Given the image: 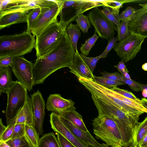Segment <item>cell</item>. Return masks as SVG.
<instances>
[{"label": "cell", "instance_id": "11", "mask_svg": "<svg viewBox=\"0 0 147 147\" xmlns=\"http://www.w3.org/2000/svg\"><path fill=\"white\" fill-rule=\"evenodd\" d=\"M145 38L134 34L117 43L113 48L121 60L127 63L133 59L141 50Z\"/></svg>", "mask_w": 147, "mask_h": 147}, {"label": "cell", "instance_id": "41", "mask_svg": "<svg viewBox=\"0 0 147 147\" xmlns=\"http://www.w3.org/2000/svg\"><path fill=\"white\" fill-rule=\"evenodd\" d=\"M101 74L103 78L123 82L124 76L118 72L110 73L106 71L101 72Z\"/></svg>", "mask_w": 147, "mask_h": 147}, {"label": "cell", "instance_id": "46", "mask_svg": "<svg viewBox=\"0 0 147 147\" xmlns=\"http://www.w3.org/2000/svg\"><path fill=\"white\" fill-rule=\"evenodd\" d=\"M7 128V126H5L3 123L1 118L0 119V136L3 134Z\"/></svg>", "mask_w": 147, "mask_h": 147}, {"label": "cell", "instance_id": "25", "mask_svg": "<svg viewBox=\"0 0 147 147\" xmlns=\"http://www.w3.org/2000/svg\"><path fill=\"white\" fill-rule=\"evenodd\" d=\"M98 3L95 1L90 0H76L74 8L76 10V17L78 15L93 8L97 7Z\"/></svg>", "mask_w": 147, "mask_h": 147}, {"label": "cell", "instance_id": "18", "mask_svg": "<svg viewBox=\"0 0 147 147\" xmlns=\"http://www.w3.org/2000/svg\"><path fill=\"white\" fill-rule=\"evenodd\" d=\"M69 71L77 77L95 81L94 76L80 55L78 51H75L72 62L69 67Z\"/></svg>", "mask_w": 147, "mask_h": 147}, {"label": "cell", "instance_id": "21", "mask_svg": "<svg viewBox=\"0 0 147 147\" xmlns=\"http://www.w3.org/2000/svg\"><path fill=\"white\" fill-rule=\"evenodd\" d=\"M147 135V116L141 122H138L134 128L132 145L133 147H138Z\"/></svg>", "mask_w": 147, "mask_h": 147}, {"label": "cell", "instance_id": "43", "mask_svg": "<svg viewBox=\"0 0 147 147\" xmlns=\"http://www.w3.org/2000/svg\"><path fill=\"white\" fill-rule=\"evenodd\" d=\"M57 139L60 147H76L64 137L57 133Z\"/></svg>", "mask_w": 147, "mask_h": 147}, {"label": "cell", "instance_id": "33", "mask_svg": "<svg viewBox=\"0 0 147 147\" xmlns=\"http://www.w3.org/2000/svg\"><path fill=\"white\" fill-rule=\"evenodd\" d=\"M40 11V7L38 5L28 13L27 18V31L31 32L32 25L39 15Z\"/></svg>", "mask_w": 147, "mask_h": 147}, {"label": "cell", "instance_id": "37", "mask_svg": "<svg viewBox=\"0 0 147 147\" xmlns=\"http://www.w3.org/2000/svg\"><path fill=\"white\" fill-rule=\"evenodd\" d=\"M84 61L88 67L92 72L93 73L96 64L100 59L98 56L96 57H88L80 54Z\"/></svg>", "mask_w": 147, "mask_h": 147}, {"label": "cell", "instance_id": "48", "mask_svg": "<svg viewBox=\"0 0 147 147\" xmlns=\"http://www.w3.org/2000/svg\"><path fill=\"white\" fill-rule=\"evenodd\" d=\"M128 71H122L121 73V75L125 78L127 79H131L129 74H128Z\"/></svg>", "mask_w": 147, "mask_h": 147}, {"label": "cell", "instance_id": "49", "mask_svg": "<svg viewBox=\"0 0 147 147\" xmlns=\"http://www.w3.org/2000/svg\"><path fill=\"white\" fill-rule=\"evenodd\" d=\"M142 105L147 109V99L142 98L141 100Z\"/></svg>", "mask_w": 147, "mask_h": 147}, {"label": "cell", "instance_id": "50", "mask_svg": "<svg viewBox=\"0 0 147 147\" xmlns=\"http://www.w3.org/2000/svg\"><path fill=\"white\" fill-rule=\"evenodd\" d=\"M0 147H11L6 142H0Z\"/></svg>", "mask_w": 147, "mask_h": 147}, {"label": "cell", "instance_id": "20", "mask_svg": "<svg viewBox=\"0 0 147 147\" xmlns=\"http://www.w3.org/2000/svg\"><path fill=\"white\" fill-rule=\"evenodd\" d=\"M11 71L9 67H0V95L7 94L12 86L13 81Z\"/></svg>", "mask_w": 147, "mask_h": 147}, {"label": "cell", "instance_id": "28", "mask_svg": "<svg viewBox=\"0 0 147 147\" xmlns=\"http://www.w3.org/2000/svg\"><path fill=\"white\" fill-rule=\"evenodd\" d=\"M99 37V36L95 32L94 34L91 37L85 41L84 44H82L80 48L81 54L86 56H87Z\"/></svg>", "mask_w": 147, "mask_h": 147}, {"label": "cell", "instance_id": "7", "mask_svg": "<svg viewBox=\"0 0 147 147\" xmlns=\"http://www.w3.org/2000/svg\"><path fill=\"white\" fill-rule=\"evenodd\" d=\"M78 81L91 93L126 113L133 115H141L144 112L127 105L114 96L108 89L95 81L79 78Z\"/></svg>", "mask_w": 147, "mask_h": 147}, {"label": "cell", "instance_id": "55", "mask_svg": "<svg viewBox=\"0 0 147 147\" xmlns=\"http://www.w3.org/2000/svg\"><path fill=\"white\" fill-rule=\"evenodd\" d=\"M124 147V146H114V147Z\"/></svg>", "mask_w": 147, "mask_h": 147}, {"label": "cell", "instance_id": "4", "mask_svg": "<svg viewBox=\"0 0 147 147\" xmlns=\"http://www.w3.org/2000/svg\"><path fill=\"white\" fill-rule=\"evenodd\" d=\"M93 132L96 138L108 146L125 147L121 135L115 121L105 115H98L92 121Z\"/></svg>", "mask_w": 147, "mask_h": 147}, {"label": "cell", "instance_id": "44", "mask_svg": "<svg viewBox=\"0 0 147 147\" xmlns=\"http://www.w3.org/2000/svg\"><path fill=\"white\" fill-rule=\"evenodd\" d=\"M13 57H6L0 59V67H11L13 62Z\"/></svg>", "mask_w": 147, "mask_h": 147}, {"label": "cell", "instance_id": "34", "mask_svg": "<svg viewBox=\"0 0 147 147\" xmlns=\"http://www.w3.org/2000/svg\"><path fill=\"white\" fill-rule=\"evenodd\" d=\"M110 89L125 97L133 100L138 104L142 105L141 100L137 98L131 92L119 88L117 86L113 87Z\"/></svg>", "mask_w": 147, "mask_h": 147}, {"label": "cell", "instance_id": "17", "mask_svg": "<svg viewBox=\"0 0 147 147\" xmlns=\"http://www.w3.org/2000/svg\"><path fill=\"white\" fill-rule=\"evenodd\" d=\"M62 122L79 140L88 147H103V144L98 142L88 130L85 131L74 125L71 121L63 117L60 116Z\"/></svg>", "mask_w": 147, "mask_h": 147}, {"label": "cell", "instance_id": "24", "mask_svg": "<svg viewBox=\"0 0 147 147\" xmlns=\"http://www.w3.org/2000/svg\"><path fill=\"white\" fill-rule=\"evenodd\" d=\"M39 135L33 125L25 124L24 137L32 147H38Z\"/></svg>", "mask_w": 147, "mask_h": 147}, {"label": "cell", "instance_id": "36", "mask_svg": "<svg viewBox=\"0 0 147 147\" xmlns=\"http://www.w3.org/2000/svg\"><path fill=\"white\" fill-rule=\"evenodd\" d=\"M136 9L131 6H129L119 15L120 21H129L134 14Z\"/></svg>", "mask_w": 147, "mask_h": 147}, {"label": "cell", "instance_id": "52", "mask_svg": "<svg viewBox=\"0 0 147 147\" xmlns=\"http://www.w3.org/2000/svg\"><path fill=\"white\" fill-rule=\"evenodd\" d=\"M142 69L145 71H147V63H145L143 64L142 66Z\"/></svg>", "mask_w": 147, "mask_h": 147}, {"label": "cell", "instance_id": "19", "mask_svg": "<svg viewBox=\"0 0 147 147\" xmlns=\"http://www.w3.org/2000/svg\"><path fill=\"white\" fill-rule=\"evenodd\" d=\"M19 124L34 125L33 108L31 99L28 94L23 107L7 126H11Z\"/></svg>", "mask_w": 147, "mask_h": 147}, {"label": "cell", "instance_id": "27", "mask_svg": "<svg viewBox=\"0 0 147 147\" xmlns=\"http://www.w3.org/2000/svg\"><path fill=\"white\" fill-rule=\"evenodd\" d=\"M142 0H105L102 1L104 6H107L110 8L117 15H119V9L123 7V4L125 3L129 2H137L145 1Z\"/></svg>", "mask_w": 147, "mask_h": 147}, {"label": "cell", "instance_id": "9", "mask_svg": "<svg viewBox=\"0 0 147 147\" xmlns=\"http://www.w3.org/2000/svg\"><path fill=\"white\" fill-rule=\"evenodd\" d=\"M34 64L23 56L13 57L11 67V70L18 81L27 91H31L34 86L33 70Z\"/></svg>", "mask_w": 147, "mask_h": 147}, {"label": "cell", "instance_id": "54", "mask_svg": "<svg viewBox=\"0 0 147 147\" xmlns=\"http://www.w3.org/2000/svg\"><path fill=\"white\" fill-rule=\"evenodd\" d=\"M104 146L103 147H109L108 146H107L106 144H103Z\"/></svg>", "mask_w": 147, "mask_h": 147}, {"label": "cell", "instance_id": "29", "mask_svg": "<svg viewBox=\"0 0 147 147\" xmlns=\"http://www.w3.org/2000/svg\"><path fill=\"white\" fill-rule=\"evenodd\" d=\"M94 77L95 81L96 83L108 89H110L117 86L125 84L122 81L113 80L103 78L102 76H94Z\"/></svg>", "mask_w": 147, "mask_h": 147}, {"label": "cell", "instance_id": "3", "mask_svg": "<svg viewBox=\"0 0 147 147\" xmlns=\"http://www.w3.org/2000/svg\"><path fill=\"white\" fill-rule=\"evenodd\" d=\"M36 39L31 32L0 36V59L23 56L35 47Z\"/></svg>", "mask_w": 147, "mask_h": 147}, {"label": "cell", "instance_id": "39", "mask_svg": "<svg viewBox=\"0 0 147 147\" xmlns=\"http://www.w3.org/2000/svg\"><path fill=\"white\" fill-rule=\"evenodd\" d=\"M117 41V37H113L109 39L108 44L103 52L98 57L100 59L105 58L107 57L109 52L115 47Z\"/></svg>", "mask_w": 147, "mask_h": 147}, {"label": "cell", "instance_id": "15", "mask_svg": "<svg viewBox=\"0 0 147 147\" xmlns=\"http://www.w3.org/2000/svg\"><path fill=\"white\" fill-rule=\"evenodd\" d=\"M74 102L71 99L63 98L59 94H50L47 98L46 109L59 116L67 112L75 110Z\"/></svg>", "mask_w": 147, "mask_h": 147}, {"label": "cell", "instance_id": "14", "mask_svg": "<svg viewBox=\"0 0 147 147\" xmlns=\"http://www.w3.org/2000/svg\"><path fill=\"white\" fill-rule=\"evenodd\" d=\"M31 96L33 108V126L38 134L42 135L46 106L45 101L39 90L31 94Z\"/></svg>", "mask_w": 147, "mask_h": 147}, {"label": "cell", "instance_id": "32", "mask_svg": "<svg viewBox=\"0 0 147 147\" xmlns=\"http://www.w3.org/2000/svg\"><path fill=\"white\" fill-rule=\"evenodd\" d=\"M101 11L106 17L112 22L115 24L117 28L121 24L119 15L116 14L111 8L107 6H104Z\"/></svg>", "mask_w": 147, "mask_h": 147}, {"label": "cell", "instance_id": "16", "mask_svg": "<svg viewBox=\"0 0 147 147\" xmlns=\"http://www.w3.org/2000/svg\"><path fill=\"white\" fill-rule=\"evenodd\" d=\"M52 128L57 133L64 137L76 147H88L78 140L67 128L60 119V116L52 113L50 115Z\"/></svg>", "mask_w": 147, "mask_h": 147}, {"label": "cell", "instance_id": "5", "mask_svg": "<svg viewBox=\"0 0 147 147\" xmlns=\"http://www.w3.org/2000/svg\"><path fill=\"white\" fill-rule=\"evenodd\" d=\"M65 28L57 20L36 37L35 48L37 58L44 57L54 48L65 31Z\"/></svg>", "mask_w": 147, "mask_h": 147}, {"label": "cell", "instance_id": "31", "mask_svg": "<svg viewBox=\"0 0 147 147\" xmlns=\"http://www.w3.org/2000/svg\"><path fill=\"white\" fill-rule=\"evenodd\" d=\"M129 21H121L119 27L117 28V40L121 42L128 37L131 33L128 29V25Z\"/></svg>", "mask_w": 147, "mask_h": 147}, {"label": "cell", "instance_id": "2", "mask_svg": "<svg viewBox=\"0 0 147 147\" xmlns=\"http://www.w3.org/2000/svg\"><path fill=\"white\" fill-rule=\"evenodd\" d=\"M91 94L98 115L108 116L115 121L121 132L125 147H127L132 142L134 128L140 116L124 112L93 94Z\"/></svg>", "mask_w": 147, "mask_h": 147}, {"label": "cell", "instance_id": "40", "mask_svg": "<svg viewBox=\"0 0 147 147\" xmlns=\"http://www.w3.org/2000/svg\"><path fill=\"white\" fill-rule=\"evenodd\" d=\"M123 82L128 85L130 88L135 92L142 91L143 88L142 84L138 82L131 79H127L123 77Z\"/></svg>", "mask_w": 147, "mask_h": 147}, {"label": "cell", "instance_id": "22", "mask_svg": "<svg viewBox=\"0 0 147 147\" xmlns=\"http://www.w3.org/2000/svg\"><path fill=\"white\" fill-rule=\"evenodd\" d=\"M60 116L68 120L82 130L85 131H88L83 121L82 116L75 110L66 113Z\"/></svg>", "mask_w": 147, "mask_h": 147}, {"label": "cell", "instance_id": "26", "mask_svg": "<svg viewBox=\"0 0 147 147\" xmlns=\"http://www.w3.org/2000/svg\"><path fill=\"white\" fill-rule=\"evenodd\" d=\"M38 147H60L53 132L45 134L40 138Z\"/></svg>", "mask_w": 147, "mask_h": 147}, {"label": "cell", "instance_id": "51", "mask_svg": "<svg viewBox=\"0 0 147 147\" xmlns=\"http://www.w3.org/2000/svg\"><path fill=\"white\" fill-rule=\"evenodd\" d=\"M142 91V94L143 97L144 98H147V90L143 89Z\"/></svg>", "mask_w": 147, "mask_h": 147}, {"label": "cell", "instance_id": "10", "mask_svg": "<svg viewBox=\"0 0 147 147\" xmlns=\"http://www.w3.org/2000/svg\"><path fill=\"white\" fill-rule=\"evenodd\" d=\"M90 23L94 26L95 32L102 39L107 40L114 37L117 27L111 22L98 7L88 14Z\"/></svg>", "mask_w": 147, "mask_h": 147}, {"label": "cell", "instance_id": "23", "mask_svg": "<svg viewBox=\"0 0 147 147\" xmlns=\"http://www.w3.org/2000/svg\"><path fill=\"white\" fill-rule=\"evenodd\" d=\"M65 30L74 47L75 51H78L77 45L81 34L80 28L77 24H74L71 23L66 27Z\"/></svg>", "mask_w": 147, "mask_h": 147}, {"label": "cell", "instance_id": "6", "mask_svg": "<svg viewBox=\"0 0 147 147\" xmlns=\"http://www.w3.org/2000/svg\"><path fill=\"white\" fill-rule=\"evenodd\" d=\"M41 11L33 24L31 32L38 36L47 27L56 22L61 10L60 0H38Z\"/></svg>", "mask_w": 147, "mask_h": 147}, {"label": "cell", "instance_id": "42", "mask_svg": "<svg viewBox=\"0 0 147 147\" xmlns=\"http://www.w3.org/2000/svg\"><path fill=\"white\" fill-rule=\"evenodd\" d=\"M15 125L11 126H7V128L0 136V142H6L10 140L14 129Z\"/></svg>", "mask_w": 147, "mask_h": 147}, {"label": "cell", "instance_id": "12", "mask_svg": "<svg viewBox=\"0 0 147 147\" xmlns=\"http://www.w3.org/2000/svg\"><path fill=\"white\" fill-rule=\"evenodd\" d=\"M31 10L20 5H15L0 11V29L15 24L27 23L28 14Z\"/></svg>", "mask_w": 147, "mask_h": 147}, {"label": "cell", "instance_id": "13", "mask_svg": "<svg viewBox=\"0 0 147 147\" xmlns=\"http://www.w3.org/2000/svg\"><path fill=\"white\" fill-rule=\"evenodd\" d=\"M139 5L142 7L136 9L128 23V29L131 34L146 38L147 37V3Z\"/></svg>", "mask_w": 147, "mask_h": 147}, {"label": "cell", "instance_id": "35", "mask_svg": "<svg viewBox=\"0 0 147 147\" xmlns=\"http://www.w3.org/2000/svg\"><path fill=\"white\" fill-rule=\"evenodd\" d=\"M6 142L11 147H32L24 136L10 139Z\"/></svg>", "mask_w": 147, "mask_h": 147}, {"label": "cell", "instance_id": "8", "mask_svg": "<svg viewBox=\"0 0 147 147\" xmlns=\"http://www.w3.org/2000/svg\"><path fill=\"white\" fill-rule=\"evenodd\" d=\"M27 93V89L18 80L13 81L7 94V103L5 114L7 126L23 107Z\"/></svg>", "mask_w": 147, "mask_h": 147}, {"label": "cell", "instance_id": "38", "mask_svg": "<svg viewBox=\"0 0 147 147\" xmlns=\"http://www.w3.org/2000/svg\"><path fill=\"white\" fill-rule=\"evenodd\" d=\"M25 125V124H19L15 125L11 139L19 138L24 136Z\"/></svg>", "mask_w": 147, "mask_h": 147}, {"label": "cell", "instance_id": "30", "mask_svg": "<svg viewBox=\"0 0 147 147\" xmlns=\"http://www.w3.org/2000/svg\"><path fill=\"white\" fill-rule=\"evenodd\" d=\"M76 20L77 24L84 34L88 32V29L91 27L88 16L83 13L77 16Z\"/></svg>", "mask_w": 147, "mask_h": 147}, {"label": "cell", "instance_id": "53", "mask_svg": "<svg viewBox=\"0 0 147 147\" xmlns=\"http://www.w3.org/2000/svg\"><path fill=\"white\" fill-rule=\"evenodd\" d=\"M143 90V89H146L147 90V84H142Z\"/></svg>", "mask_w": 147, "mask_h": 147}, {"label": "cell", "instance_id": "47", "mask_svg": "<svg viewBox=\"0 0 147 147\" xmlns=\"http://www.w3.org/2000/svg\"><path fill=\"white\" fill-rule=\"evenodd\" d=\"M138 147H147V135L139 144Z\"/></svg>", "mask_w": 147, "mask_h": 147}, {"label": "cell", "instance_id": "1", "mask_svg": "<svg viewBox=\"0 0 147 147\" xmlns=\"http://www.w3.org/2000/svg\"><path fill=\"white\" fill-rule=\"evenodd\" d=\"M75 51L65 30L54 48L44 57L38 58L34 64V85L43 84L46 79L58 69L69 67Z\"/></svg>", "mask_w": 147, "mask_h": 147}, {"label": "cell", "instance_id": "45", "mask_svg": "<svg viewBox=\"0 0 147 147\" xmlns=\"http://www.w3.org/2000/svg\"><path fill=\"white\" fill-rule=\"evenodd\" d=\"M114 66L116 67L121 73L123 71H127L126 66L122 60H121L117 65H115Z\"/></svg>", "mask_w": 147, "mask_h": 147}]
</instances>
